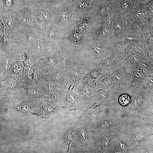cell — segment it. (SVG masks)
Here are the masks:
<instances>
[{
  "mask_svg": "<svg viewBox=\"0 0 153 153\" xmlns=\"http://www.w3.org/2000/svg\"><path fill=\"white\" fill-rule=\"evenodd\" d=\"M62 68L70 85L75 86L78 84L88 70L86 66L78 58Z\"/></svg>",
  "mask_w": 153,
  "mask_h": 153,
  "instance_id": "cell-1",
  "label": "cell"
},
{
  "mask_svg": "<svg viewBox=\"0 0 153 153\" xmlns=\"http://www.w3.org/2000/svg\"><path fill=\"white\" fill-rule=\"evenodd\" d=\"M123 121L121 118L110 113L104 114L97 126L96 130L120 136Z\"/></svg>",
  "mask_w": 153,
  "mask_h": 153,
  "instance_id": "cell-2",
  "label": "cell"
},
{
  "mask_svg": "<svg viewBox=\"0 0 153 153\" xmlns=\"http://www.w3.org/2000/svg\"><path fill=\"white\" fill-rule=\"evenodd\" d=\"M99 137H97V139H92V147L95 152L102 153L106 152L109 148L112 141L115 138L119 136L110 133L104 132L97 131Z\"/></svg>",
  "mask_w": 153,
  "mask_h": 153,
  "instance_id": "cell-3",
  "label": "cell"
},
{
  "mask_svg": "<svg viewBox=\"0 0 153 153\" xmlns=\"http://www.w3.org/2000/svg\"><path fill=\"white\" fill-rule=\"evenodd\" d=\"M130 147L126 139L122 136H118L112 141L107 153H127L130 152Z\"/></svg>",
  "mask_w": 153,
  "mask_h": 153,
  "instance_id": "cell-4",
  "label": "cell"
},
{
  "mask_svg": "<svg viewBox=\"0 0 153 153\" xmlns=\"http://www.w3.org/2000/svg\"><path fill=\"white\" fill-rule=\"evenodd\" d=\"M53 78L55 83L61 89L66 88L70 86L66 79L64 70L62 68L57 71Z\"/></svg>",
  "mask_w": 153,
  "mask_h": 153,
  "instance_id": "cell-5",
  "label": "cell"
},
{
  "mask_svg": "<svg viewBox=\"0 0 153 153\" xmlns=\"http://www.w3.org/2000/svg\"><path fill=\"white\" fill-rule=\"evenodd\" d=\"M97 102L100 104L106 105L110 102L109 94L107 92L101 91L98 92L96 95Z\"/></svg>",
  "mask_w": 153,
  "mask_h": 153,
  "instance_id": "cell-6",
  "label": "cell"
},
{
  "mask_svg": "<svg viewBox=\"0 0 153 153\" xmlns=\"http://www.w3.org/2000/svg\"><path fill=\"white\" fill-rule=\"evenodd\" d=\"M130 101L129 96L126 94H123L119 97V102L120 104L123 106H126L129 104Z\"/></svg>",
  "mask_w": 153,
  "mask_h": 153,
  "instance_id": "cell-7",
  "label": "cell"
},
{
  "mask_svg": "<svg viewBox=\"0 0 153 153\" xmlns=\"http://www.w3.org/2000/svg\"><path fill=\"white\" fill-rule=\"evenodd\" d=\"M78 6L81 9H86L89 7L90 3L86 0H81L78 3Z\"/></svg>",
  "mask_w": 153,
  "mask_h": 153,
  "instance_id": "cell-8",
  "label": "cell"
},
{
  "mask_svg": "<svg viewBox=\"0 0 153 153\" xmlns=\"http://www.w3.org/2000/svg\"><path fill=\"white\" fill-rule=\"evenodd\" d=\"M62 14V17L63 19L67 18L70 15L71 10L70 8L67 7L64 9Z\"/></svg>",
  "mask_w": 153,
  "mask_h": 153,
  "instance_id": "cell-9",
  "label": "cell"
},
{
  "mask_svg": "<svg viewBox=\"0 0 153 153\" xmlns=\"http://www.w3.org/2000/svg\"><path fill=\"white\" fill-rule=\"evenodd\" d=\"M91 50L92 52L96 54H100L102 51V49L100 47L96 45L92 46L91 48Z\"/></svg>",
  "mask_w": 153,
  "mask_h": 153,
  "instance_id": "cell-10",
  "label": "cell"
},
{
  "mask_svg": "<svg viewBox=\"0 0 153 153\" xmlns=\"http://www.w3.org/2000/svg\"><path fill=\"white\" fill-rule=\"evenodd\" d=\"M39 17L41 20H45L47 19L48 16L46 13L42 12L40 14Z\"/></svg>",
  "mask_w": 153,
  "mask_h": 153,
  "instance_id": "cell-11",
  "label": "cell"
},
{
  "mask_svg": "<svg viewBox=\"0 0 153 153\" xmlns=\"http://www.w3.org/2000/svg\"><path fill=\"white\" fill-rule=\"evenodd\" d=\"M6 23L7 26L9 28L12 27L14 25L13 22L12 20L11 19L7 20Z\"/></svg>",
  "mask_w": 153,
  "mask_h": 153,
  "instance_id": "cell-12",
  "label": "cell"
},
{
  "mask_svg": "<svg viewBox=\"0 0 153 153\" xmlns=\"http://www.w3.org/2000/svg\"><path fill=\"white\" fill-rule=\"evenodd\" d=\"M9 84L11 86H14L16 85V83L14 81H10L9 82Z\"/></svg>",
  "mask_w": 153,
  "mask_h": 153,
  "instance_id": "cell-13",
  "label": "cell"
},
{
  "mask_svg": "<svg viewBox=\"0 0 153 153\" xmlns=\"http://www.w3.org/2000/svg\"><path fill=\"white\" fill-rule=\"evenodd\" d=\"M21 20L22 23H27L28 21L27 19L24 17L22 18Z\"/></svg>",
  "mask_w": 153,
  "mask_h": 153,
  "instance_id": "cell-14",
  "label": "cell"
},
{
  "mask_svg": "<svg viewBox=\"0 0 153 153\" xmlns=\"http://www.w3.org/2000/svg\"><path fill=\"white\" fill-rule=\"evenodd\" d=\"M55 34V31L53 30H51L50 32V35L51 36H54Z\"/></svg>",
  "mask_w": 153,
  "mask_h": 153,
  "instance_id": "cell-15",
  "label": "cell"
}]
</instances>
